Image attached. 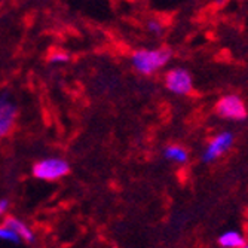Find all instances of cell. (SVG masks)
I'll list each match as a JSON object with an SVG mask.
<instances>
[{
  "label": "cell",
  "instance_id": "2",
  "mask_svg": "<svg viewBox=\"0 0 248 248\" xmlns=\"http://www.w3.org/2000/svg\"><path fill=\"white\" fill-rule=\"evenodd\" d=\"M70 172V165L62 157H45L33 165V177L42 182H55Z\"/></svg>",
  "mask_w": 248,
  "mask_h": 248
},
{
  "label": "cell",
  "instance_id": "10",
  "mask_svg": "<svg viewBox=\"0 0 248 248\" xmlns=\"http://www.w3.org/2000/svg\"><path fill=\"white\" fill-rule=\"evenodd\" d=\"M0 241H5V242H19V239L16 238V235L2 223L0 224Z\"/></svg>",
  "mask_w": 248,
  "mask_h": 248
},
{
  "label": "cell",
  "instance_id": "4",
  "mask_svg": "<svg viewBox=\"0 0 248 248\" xmlns=\"http://www.w3.org/2000/svg\"><path fill=\"white\" fill-rule=\"evenodd\" d=\"M218 116L231 121H242L247 118V108L244 101L238 95H226L217 103Z\"/></svg>",
  "mask_w": 248,
  "mask_h": 248
},
{
  "label": "cell",
  "instance_id": "6",
  "mask_svg": "<svg viewBox=\"0 0 248 248\" xmlns=\"http://www.w3.org/2000/svg\"><path fill=\"white\" fill-rule=\"evenodd\" d=\"M16 121V106L9 95L0 97V137L6 135L14 129Z\"/></svg>",
  "mask_w": 248,
  "mask_h": 248
},
{
  "label": "cell",
  "instance_id": "13",
  "mask_svg": "<svg viewBox=\"0 0 248 248\" xmlns=\"http://www.w3.org/2000/svg\"><path fill=\"white\" fill-rule=\"evenodd\" d=\"M9 211V201L0 199V218H5Z\"/></svg>",
  "mask_w": 248,
  "mask_h": 248
},
{
  "label": "cell",
  "instance_id": "1",
  "mask_svg": "<svg viewBox=\"0 0 248 248\" xmlns=\"http://www.w3.org/2000/svg\"><path fill=\"white\" fill-rule=\"evenodd\" d=\"M172 52L168 48L157 49H139L132 52L131 62L134 69L141 75H153L155 72L161 70L168 64Z\"/></svg>",
  "mask_w": 248,
  "mask_h": 248
},
{
  "label": "cell",
  "instance_id": "8",
  "mask_svg": "<svg viewBox=\"0 0 248 248\" xmlns=\"http://www.w3.org/2000/svg\"><path fill=\"white\" fill-rule=\"evenodd\" d=\"M218 244L223 248H242L247 242L241 232L238 231H228L218 236Z\"/></svg>",
  "mask_w": 248,
  "mask_h": 248
},
{
  "label": "cell",
  "instance_id": "9",
  "mask_svg": "<svg viewBox=\"0 0 248 248\" xmlns=\"http://www.w3.org/2000/svg\"><path fill=\"white\" fill-rule=\"evenodd\" d=\"M164 156L165 159L177 162V164H186L189 161V153L185 147L177 146V144H170L164 149Z\"/></svg>",
  "mask_w": 248,
  "mask_h": 248
},
{
  "label": "cell",
  "instance_id": "5",
  "mask_svg": "<svg viewBox=\"0 0 248 248\" xmlns=\"http://www.w3.org/2000/svg\"><path fill=\"white\" fill-rule=\"evenodd\" d=\"M233 140H235V137H233L232 132H229V131L220 132L210 141V144L207 146L204 153H202V161L204 162L216 161L218 156H221L224 152H228L232 147Z\"/></svg>",
  "mask_w": 248,
  "mask_h": 248
},
{
  "label": "cell",
  "instance_id": "7",
  "mask_svg": "<svg viewBox=\"0 0 248 248\" xmlns=\"http://www.w3.org/2000/svg\"><path fill=\"white\" fill-rule=\"evenodd\" d=\"M3 224L5 226H8L19 241H24V242H34L36 239V235L33 232V229L29 226V224L24 221V220H21L15 216H6L5 220H3Z\"/></svg>",
  "mask_w": 248,
  "mask_h": 248
},
{
  "label": "cell",
  "instance_id": "14",
  "mask_svg": "<svg viewBox=\"0 0 248 248\" xmlns=\"http://www.w3.org/2000/svg\"><path fill=\"white\" fill-rule=\"evenodd\" d=\"M242 248H248V244H245V245H244Z\"/></svg>",
  "mask_w": 248,
  "mask_h": 248
},
{
  "label": "cell",
  "instance_id": "3",
  "mask_svg": "<svg viewBox=\"0 0 248 248\" xmlns=\"http://www.w3.org/2000/svg\"><path fill=\"white\" fill-rule=\"evenodd\" d=\"M165 86L172 94L187 95L192 93V89H193V80H192V76L187 70L175 67V69H171L170 72H167Z\"/></svg>",
  "mask_w": 248,
  "mask_h": 248
},
{
  "label": "cell",
  "instance_id": "11",
  "mask_svg": "<svg viewBox=\"0 0 248 248\" xmlns=\"http://www.w3.org/2000/svg\"><path fill=\"white\" fill-rule=\"evenodd\" d=\"M147 30L153 34H161L164 30V26L159 19H149L147 21Z\"/></svg>",
  "mask_w": 248,
  "mask_h": 248
},
{
  "label": "cell",
  "instance_id": "12",
  "mask_svg": "<svg viewBox=\"0 0 248 248\" xmlns=\"http://www.w3.org/2000/svg\"><path fill=\"white\" fill-rule=\"evenodd\" d=\"M69 58H70L69 54L58 51V52H54V54L49 55V62H52V64H64V62L69 61Z\"/></svg>",
  "mask_w": 248,
  "mask_h": 248
}]
</instances>
